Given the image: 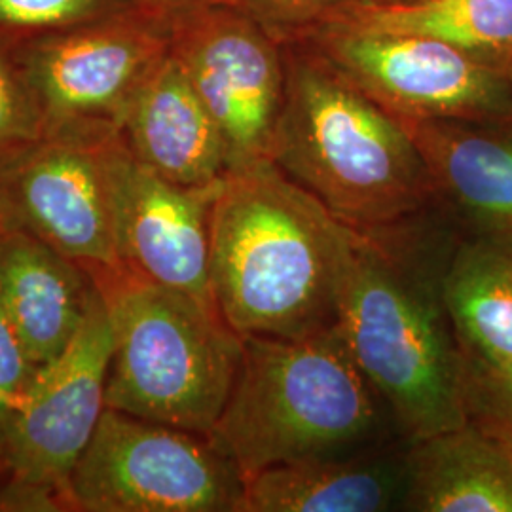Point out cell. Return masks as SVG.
I'll use <instances>...</instances> for the list:
<instances>
[{"label":"cell","instance_id":"obj_5","mask_svg":"<svg viewBox=\"0 0 512 512\" xmlns=\"http://www.w3.org/2000/svg\"><path fill=\"white\" fill-rule=\"evenodd\" d=\"M92 277L114 332L107 408L209 437L234 387L241 336L215 306L124 266Z\"/></svg>","mask_w":512,"mask_h":512},{"label":"cell","instance_id":"obj_3","mask_svg":"<svg viewBox=\"0 0 512 512\" xmlns=\"http://www.w3.org/2000/svg\"><path fill=\"white\" fill-rule=\"evenodd\" d=\"M287 88L270 162L355 230L435 209L429 169L401 118L300 42H285Z\"/></svg>","mask_w":512,"mask_h":512},{"label":"cell","instance_id":"obj_25","mask_svg":"<svg viewBox=\"0 0 512 512\" xmlns=\"http://www.w3.org/2000/svg\"><path fill=\"white\" fill-rule=\"evenodd\" d=\"M129 4L141 12H147L158 18L169 19L190 6L211 2V0H128Z\"/></svg>","mask_w":512,"mask_h":512},{"label":"cell","instance_id":"obj_1","mask_svg":"<svg viewBox=\"0 0 512 512\" xmlns=\"http://www.w3.org/2000/svg\"><path fill=\"white\" fill-rule=\"evenodd\" d=\"M458 236L439 209L391 228L349 232L336 327L406 442L467 421L465 355L442 298Z\"/></svg>","mask_w":512,"mask_h":512},{"label":"cell","instance_id":"obj_14","mask_svg":"<svg viewBox=\"0 0 512 512\" xmlns=\"http://www.w3.org/2000/svg\"><path fill=\"white\" fill-rule=\"evenodd\" d=\"M408 442L275 465L243 478L239 512L403 511Z\"/></svg>","mask_w":512,"mask_h":512},{"label":"cell","instance_id":"obj_11","mask_svg":"<svg viewBox=\"0 0 512 512\" xmlns=\"http://www.w3.org/2000/svg\"><path fill=\"white\" fill-rule=\"evenodd\" d=\"M112 348L109 308L97 287L73 344L52 363L38 368L0 446V459L12 478L54 486L67 494L74 465L107 408Z\"/></svg>","mask_w":512,"mask_h":512},{"label":"cell","instance_id":"obj_2","mask_svg":"<svg viewBox=\"0 0 512 512\" xmlns=\"http://www.w3.org/2000/svg\"><path fill=\"white\" fill-rule=\"evenodd\" d=\"M351 228L268 162L230 171L211 211L209 285L241 338H302L336 325Z\"/></svg>","mask_w":512,"mask_h":512},{"label":"cell","instance_id":"obj_13","mask_svg":"<svg viewBox=\"0 0 512 512\" xmlns=\"http://www.w3.org/2000/svg\"><path fill=\"white\" fill-rule=\"evenodd\" d=\"M435 209L463 234H512V116L403 120Z\"/></svg>","mask_w":512,"mask_h":512},{"label":"cell","instance_id":"obj_18","mask_svg":"<svg viewBox=\"0 0 512 512\" xmlns=\"http://www.w3.org/2000/svg\"><path fill=\"white\" fill-rule=\"evenodd\" d=\"M442 298L465 359L512 365V234L459 232Z\"/></svg>","mask_w":512,"mask_h":512},{"label":"cell","instance_id":"obj_15","mask_svg":"<svg viewBox=\"0 0 512 512\" xmlns=\"http://www.w3.org/2000/svg\"><path fill=\"white\" fill-rule=\"evenodd\" d=\"M118 129L135 160L171 183L211 186L228 175L219 128L171 52L131 97Z\"/></svg>","mask_w":512,"mask_h":512},{"label":"cell","instance_id":"obj_27","mask_svg":"<svg viewBox=\"0 0 512 512\" xmlns=\"http://www.w3.org/2000/svg\"><path fill=\"white\" fill-rule=\"evenodd\" d=\"M0 473H8V469H6V463L0 459Z\"/></svg>","mask_w":512,"mask_h":512},{"label":"cell","instance_id":"obj_10","mask_svg":"<svg viewBox=\"0 0 512 512\" xmlns=\"http://www.w3.org/2000/svg\"><path fill=\"white\" fill-rule=\"evenodd\" d=\"M16 54L37 95L46 133L118 129L131 97L169 54V21L133 8L23 40Z\"/></svg>","mask_w":512,"mask_h":512},{"label":"cell","instance_id":"obj_20","mask_svg":"<svg viewBox=\"0 0 512 512\" xmlns=\"http://www.w3.org/2000/svg\"><path fill=\"white\" fill-rule=\"evenodd\" d=\"M128 10V0H0V40L18 44Z\"/></svg>","mask_w":512,"mask_h":512},{"label":"cell","instance_id":"obj_23","mask_svg":"<svg viewBox=\"0 0 512 512\" xmlns=\"http://www.w3.org/2000/svg\"><path fill=\"white\" fill-rule=\"evenodd\" d=\"M463 403L467 421L512 446V365L486 366L465 359Z\"/></svg>","mask_w":512,"mask_h":512},{"label":"cell","instance_id":"obj_28","mask_svg":"<svg viewBox=\"0 0 512 512\" xmlns=\"http://www.w3.org/2000/svg\"><path fill=\"white\" fill-rule=\"evenodd\" d=\"M507 74H509V80H511V84H512V61H511V65H509V67H507Z\"/></svg>","mask_w":512,"mask_h":512},{"label":"cell","instance_id":"obj_19","mask_svg":"<svg viewBox=\"0 0 512 512\" xmlns=\"http://www.w3.org/2000/svg\"><path fill=\"white\" fill-rule=\"evenodd\" d=\"M329 25L437 38L503 71L512 61V0H425L406 6L366 4Z\"/></svg>","mask_w":512,"mask_h":512},{"label":"cell","instance_id":"obj_24","mask_svg":"<svg viewBox=\"0 0 512 512\" xmlns=\"http://www.w3.org/2000/svg\"><path fill=\"white\" fill-rule=\"evenodd\" d=\"M38 368L0 302V446L18 416Z\"/></svg>","mask_w":512,"mask_h":512},{"label":"cell","instance_id":"obj_22","mask_svg":"<svg viewBox=\"0 0 512 512\" xmlns=\"http://www.w3.org/2000/svg\"><path fill=\"white\" fill-rule=\"evenodd\" d=\"M238 8L272 35L289 42L334 23L351 10L376 0H211Z\"/></svg>","mask_w":512,"mask_h":512},{"label":"cell","instance_id":"obj_29","mask_svg":"<svg viewBox=\"0 0 512 512\" xmlns=\"http://www.w3.org/2000/svg\"><path fill=\"white\" fill-rule=\"evenodd\" d=\"M0 232H2V217H0Z\"/></svg>","mask_w":512,"mask_h":512},{"label":"cell","instance_id":"obj_17","mask_svg":"<svg viewBox=\"0 0 512 512\" xmlns=\"http://www.w3.org/2000/svg\"><path fill=\"white\" fill-rule=\"evenodd\" d=\"M403 511L512 512V446L471 421L408 442Z\"/></svg>","mask_w":512,"mask_h":512},{"label":"cell","instance_id":"obj_4","mask_svg":"<svg viewBox=\"0 0 512 512\" xmlns=\"http://www.w3.org/2000/svg\"><path fill=\"white\" fill-rule=\"evenodd\" d=\"M397 437L336 325L302 338H241L234 387L209 433L243 478Z\"/></svg>","mask_w":512,"mask_h":512},{"label":"cell","instance_id":"obj_12","mask_svg":"<svg viewBox=\"0 0 512 512\" xmlns=\"http://www.w3.org/2000/svg\"><path fill=\"white\" fill-rule=\"evenodd\" d=\"M222 181L211 186L171 183L135 160L122 143L112 171V222L120 264L131 274L215 306L209 245L211 211Z\"/></svg>","mask_w":512,"mask_h":512},{"label":"cell","instance_id":"obj_16","mask_svg":"<svg viewBox=\"0 0 512 512\" xmlns=\"http://www.w3.org/2000/svg\"><path fill=\"white\" fill-rule=\"evenodd\" d=\"M97 283L44 241L16 228L0 232V302L38 366L73 344Z\"/></svg>","mask_w":512,"mask_h":512},{"label":"cell","instance_id":"obj_26","mask_svg":"<svg viewBox=\"0 0 512 512\" xmlns=\"http://www.w3.org/2000/svg\"><path fill=\"white\" fill-rule=\"evenodd\" d=\"M425 0H376V4H384V6H406V4H418Z\"/></svg>","mask_w":512,"mask_h":512},{"label":"cell","instance_id":"obj_21","mask_svg":"<svg viewBox=\"0 0 512 512\" xmlns=\"http://www.w3.org/2000/svg\"><path fill=\"white\" fill-rule=\"evenodd\" d=\"M44 135V114L19 63L16 44L0 40V167Z\"/></svg>","mask_w":512,"mask_h":512},{"label":"cell","instance_id":"obj_8","mask_svg":"<svg viewBox=\"0 0 512 512\" xmlns=\"http://www.w3.org/2000/svg\"><path fill=\"white\" fill-rule=\"evenodd\" d=\"M169 52L219 128L228 173L268 162L287 88L285 42L222 2L171 16Z\"/></svg>","mask_w":512,"mask_h":512},{"label":"cell","instance_id":"obj_7","mask_svg":"<svg viewBox=\"0 0 512 512\" xmlns=\"http://www.w3.org/2000/svg\"><path fill=\"white\" fill-rule=\"evenodd\" d=\"M116 128L48 131L0 167L2 228H16L90 274L122 268L112 222Z\"/></svg>","mask_w":512,"mask_h":512},{"label":"cell","instance_id":"obj_6","mask_svg":"<svg viewBox=\"0 0 512 512\" xmlns=\"http://www.w3.org/2000/svg\"><path fill=\"white\" fill-rule=\"evenodd\" d=\"M67 495L80 512H239L243 475L207 435L105 408Z\"/></svg>","mask_w":512,"mask_h":512},{"label":"cell","instance_id":"obj_9","mask_svg":"<svg viewBox=\"0 0 512 512\" xmlns=\"http://www.w3.org/2000/svg\"><path fill=\"white\" fill-rule=\"evenodd\" d=\"M300 42L401 120L512 116V84L437 38L325 25Z\"/></svg>","mask_w":512,"mask_h":512}]
</instances>
